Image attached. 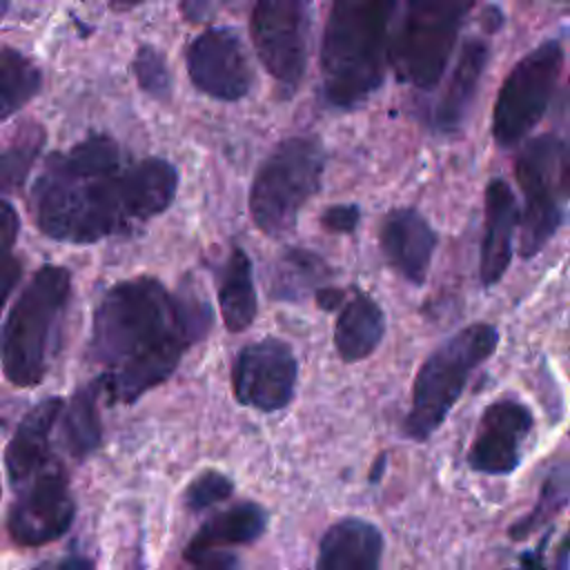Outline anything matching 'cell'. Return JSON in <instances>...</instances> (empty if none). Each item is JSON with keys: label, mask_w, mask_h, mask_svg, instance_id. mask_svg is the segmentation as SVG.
I'll use <instances>...</instances> for the list:
<instances>
[{"label": "cell", "mask_w": 570, "mask_h": 570, "mask_svg": "<svg viewBox=\"0 0 570 570\" xmlns=\"http://www.w3.org/2000/svg\"><path fill=\"white\" fill-rule=\"evenodd\" d=\"M178 169L158 156L129 160L107 134H89L47 158L31 200L38 227L65 243L129 234L176 198Z\"/></svg>", "instance_id": "cell-1"}, {"label": "cell", "mask_w": 570, "mask_h": 570, "mask_svg": "<svg viewBox=\"0 0 570 570\" xmlns=\"http://www.w3.org/2000/svg\"><path fill=\"white\" fill-rule=\"evenodd\" d=\"M212 327V305L185 281L169 292L154 276H134L109 287L91 325L96 379L111 403H134L165 383L187 350Z\"/></svg>", "instance_id": "cell-2"}, {"label": "cell", "mask_w": 570, "mask_h": 570, "mask_svg": "<svg viewBox=\"0 0 570 570\" xmlns=\"http://www.w3.org/2000/svg\"><path fill=\"white\" fill-rule=\"evenodd\" d=\"M396 4L399 0H332L321 42L323 98L330 107L350 111L383 85Z\"/></svg>", "instance_id": "cell-3"}, {"label": "cell", "mask_w": 570, "mask_h": 570, "mask_svg": "<svg viewBox=\"0 0 570 570\" xmlns=\"http://www.w3.org/2000/svg\"><path fill=\"white\" fill-rule=\"evenodd\" d=\"M69 296L71 274L60 265H45L11 307L0 332V363L13 385L33 387L45 379Z\"/></svg>", "instance_id": "cell-4"}, {"label": "cell", "mask_w": 570, "mask_h": 570, "mask_svg": "<svg viewBox=\"0 0 570 570\" xmlns=\"http://www.w3.org/2000/svg\"><path fill=\"white\" fill-rule=\"evenodd\" d=\"M497 345L494 325L472 323L430 352L412 383V405L403 421L405 436L428 441L461 399L472 372L494 354Z\"/></svg>", "instance_id": "cell-5"}, {"label": "cell", "mask_w": 570, "mask_h": 570, "mask_svg": "<svg viewBox=\"0 0 570 570\" xmlns=\"http://www.w3.org/2000/svg\"><path fill=\"white\" fill-rule=\"evenodd\" d=\"M323 171L325 151L316 138H283L254 174L247 196L254 225L272 238L289 234L305 203L321 189Z\"/></svg>", "instance_id": "cell-6"}, {"label": "cell", "mask_w": 570, "mask_h": 570, "mask_svg": "<svg viewBox=\"0 0 570 570\" xmlns=\"http://www.w3.org/2000/svg\"><path fill=\"white\" fill-rule=\"evenodd\" d=\"M476 0H405L390 62L401 82L421 91L439 85L463 20Z\"/></svg>", "instance_id": "cell-7"}, {"label": "cell", "mask_w": 570, "mask_h": 570, "mask_svg": "<svg viewBox=\"0 0 570 570\" xmlns=\"http://www.w3.org/2000/svg\"><path fill=\"white\" fill-rule=\"evenodd\" d=\"M514 176L523 191L519 252L523 258H532L548 245L566 218V140L557 134H541L532 138L517 156Z\"/></svg>", "instance_id": "cell-8"}, {"label": "cell", "mask_w": 570, "mask_h": 570, "mask_svg": "<svg viewBox=\"0 0 570 570\" xmlns=\"http://www.w3.org/2000/svg\"><path fill=\"white\" fill-rule=\"evenodd\" d=\"M561 69L563 47L559 40L541 42L512 67L492 111V136L499 147H514L543 118Z\"/></svg>", "instance_id": "cell-9"}, {"label": "cell", "mask_w": 570, "mask_h": 570, "mask_svg": "<svg viewBox=\"0 0 570 570\" xmlns=\"http://www.w3.org/2000/svg\"><path fill=\"white\" fill-rule=\"evenodd\" d=\"M309 0H256L249 33L265 71L289 96L305 76L309 53Z\"/></svg>", "instance_id": "cell-10"}, {"label": "cell", "mask_w": 570, "mask_h": 570, "mask_svg": "<svg viewBox=\"0 0 570 570\" xmlns=\"http://www.w3.org/2000/svg\"><path fill=\"white\" fill-rule=\"evenodd\" d=\"M9 514V534L20 546H42L62 537L76 514L65 468L53 459L27 479Z\"/></svg>", "instance_id": "cell-11"}, {"label": "cell", "mask_w": 570, "mask_h": 570, "mask_svg": "<svg viewBox=\"0 0 570 570\" xmlns=\"http://www.w3.org/2000/svg\"><path fill=\"white\" fill-rule=\"evenodd\" d=\"M298 363L292 347L274 336L247 343L232 367V387L240 405L278 412L294 399Z\"/></svg>", "instance_id": "cell-12"}, {"label": "cell", "mask_w": 570, "mask_h": 570, "mask_svg": "<svg viewBox=\"0 0 570 570\" xmlns=\"http://www.w3.org/2000/svg\"><path fill=\"white\" fill-rule=\"evenodd\" d=\"M185 65L191 85L223 102H236L252 87V69L245 47L229 27H209L200 31L185 51Z\"/></svg>", "instance_id": "cell-13"}, {"label": "cell", "mask_w": 570, "mask_h": 570, "mask_svg": "<svg viewBox=\"0 0 570 570\" xmlns=\"http://www.w3.org/2000/svg\"><path fill=\"white\" fill-rule=\"evenodd\" d=\"M534 416L528 405L514 399L490 403L476 425L468 450V465L479 474L503 476L521 463L523 445L532 434Z\"/></svg>", "instance_id": "cell-14"}, {"label": "cell", "mask_w": 570, "mask_h": 570, "mask_svg": "<svg viewBox=\"0 0 570 570\" xmlns=\"http://www.w3.org/2000/svg\"><path fill=\"white\" fill-rule=\"evenodd\" d=\"M269 514L261 503L240 501L207 519L187 543L183 557L194 570H236L229 548L254 543L263 537Z\"/></svg>", "instance_id": "cell-15"}, {"label": "cell", "mask_w": 570, "mask_h": 570, "mask_svg": "<svg viewBox=\"0 0 570 570\" xmlns=\"http://www.w3.org/2000/svg\"><path fill=\"white\" fill-rule=\"evenodd\" d=\"M436 240L430 220L414 207L390 209L379 229L383 258L412 285L425 283Z\"/></svg>", "instance_id": "cell-16"}, {"label": "cell", "mask_w": 570, "mask_h": 570, "mask_svg": "<svg viewBox=\"0 0 570 570\" xmlns=\"http://www.w3.org/2000/svg\"><path fill=\"white\" fill-rule=\"evenodd\" d=\"M483 238L479 249V278L483 287H494L512 261V236L519 223V207L512 187L503 178H492L485 187Z\"/></svg>", "instance_id": "cell-17"}, {"label": "cell", "mask_w": 570, "mask_h": 570, "mask_svg": "<svg viewBox=\"0 0 570 570\" xmlns=\"http://www.w3.org/2000/svg\"><path fill=\"white\" fill-rule=\"evenodd\" d=\"M381 530L361 517H345L323 532L316 570H381Z\"/></svg>", "instance_id": "cell-18"}, {"label": "cell", "mask_w": 570, "mask_h": 570, "mask_svg": "<svg viewBox=\"0 0 570 570\" xmlns=\"http://www.w3.org/2000/svg\"><path fill=\"white\" fill-rule=\"evenodd\" d=\"M62 399L51 396L40 401L18 425L13 439L9 441L4 463L7 474L13 488H20L27 479H31L40 468L53 461L49 436L56 419L62 410Z\"/></svg>", "instance_id": "cell-19"}, {"label": "cell", "mask_w": 570, "mask_h": 570, "mask_svg": "<svg viewBox=\"0 0 570 570\" xmlns=\"http://www.w3.org/2000/svg\"><path fill=\"white\" fill-rule=\"evenodd\" d=\"M488 58H490V47L483 38H468L463 42V49L459 51V58L450 73V82L441 94L432 114V122L436 131L454 134L463 127L465 116L479 89V80L485 71Z\"/></svg>", "instance_id": "cell-20"}, {"label": "cell", "mask_w": 570, "mask_h": 570, "mask_svg": "<svg viewBox=\"0 0 570 570\" xmlns=\"http://www.w3.org/2000/svg\"><path fill=\"white\" fill-rule=\"evenodd\" d=\"M334 325V347L345 363H356L367 358L383 341L385 314L381 305L365 292L356 289L336 309Z\"/></svg>", "instance_id": "cell-21"}, {"label": "cell", "mask_w": 570, "mask_h": 570, "mask_svg": "<svg viewBox=\"0 0 570 570\" xmlns=\"http://www.w3.org/2000/svg\"><path fill=\"white\" fill-rule=\"evenodd\" d=\"M218 309L227 332H245L258 309L254 276H252V261L240 247H232L229 256L218 269Z\"/></svg>", "instance_id": "cell-22"}, {"label": "cell", "mask_w": 570, "mask_h": 570, "mask_svg": "<svg viewBox=\"0 0 570 570\" xmlns=\"http://www.w3.org/2000/svg\"><path fill=\"white\" fill-rule=\"evenodd\" d=\"M330 274L332 269L323 256L303 247H287L278 254L269 272V294L272 298L296 301L303 292L318 287Z\"/></svg>", "instance_id": "cell-23"}, {"label": "cell", "mask_w": 570, "mask_h": 570, "mask_svg": "<svg viewBox=\"0 0 570 570\" xmlns=\"http://www.w3.org/2000/svg\"><path fill=\"white\" fill-rule=\"evenodd\" d=\"M98 394L100 383L94 381L80 387L67 405H62V425H65V441L69 452L76 459L89 456L100 445V416H98Z\"/></svg>", "instance_id": "cell-24"}, {"label": "cell", "mask_w": 570, "mask_h": 570, "mask_svg": "<svg viewBox=\"0 0 570 570\" xmlns=\"http://www.w3.org/2000/svg\"><path fill=\"white\" fill-rule=\"evenodd\" d=\"M42 85L40 69L16 49H0V122L22 109Z\"/></svg>", "instance_id": "cell-25"}, {"label": "cell", "mask_w": 570, "mask_h": 570, "mask_svg": "<svg viewBox=\"0 0 570 570\" xmlns=\"http://www.w3.org/2000/svg\"><path fill=\"white\" fill-rule=\"evenodd\" d=\"M568 503V465L561 463L552 470V474L546 479L537 505L510 528L512 539H525L530 537L537 528L554 519L557 512H561Z\"/></svg>", "instance_id": "cell-26"}, {"label": "cell", "mask_w": 570, "mask_h": 570, "mask_svg": "<svg viewBox=\"0 0 570 570\" xmlns=\"http://www.w3.org/2000/svg\"><path fill=\"white\" fill-rule=\"evenodd\" d=\"M42 142L45 131L38 125H29L20 131L18 140L0 154V191L16 189L24 183Z\"/></svg>", "instance_id": "cell-27"}, {"label": "cell", "mask_w": 570, "mask_h": 570, "mask_svg": "<svg viewBox=\"0 0 570 570\" xmlns=\"http://www.w3.org/2000/svg\"><path fill=\"white\" fill-rule=\"evenodd\" d=\"M134 76L138 80V87L156 98V100H169L171 98V91H174V85H171V73H169V67L165 62V56L149 42H142L138 49H136V56H134Z\"/></svg>", "instance_id": "cell-28"}, {"label": "cell", "mask_w": 570, "mask_h": 570, "mask_svg": "<svg viewBox=\"0 0 570 570\" xmlns=\"http://www.w3.org/2000/svg\"><path fill=\"white\" fill-rule=\"evenodd\" d=\"M232 492H234V483L227 474H223L218 470H203L185 488L183 501H185L187 510L203 512L209 505L225 501Z\"/></svg>", "instance_id": "cell-29"}, {"label": "cell", "mask_w": 570, "mask_h": 570, "mask_svg": "<svg viewBox=\"0 0 570 570\" xmlns=\"http://www.w3.org/2000/svg\"><path fill=\"white\" fill-rule=\"evenodd\" d=\"M548 539L546 537L537 550H528L523 552L514 566L505 568V570H568V548H566V537H561V546L557 550L554 557H550L546 552V546H548Z\"/></svg>", "instance_id": "cell-30"}, {"label": "cell", "mask_w": 570, "mask_h": 570, "mask_svg": "<svg viewBox=\"0 0 570 570\" xmlns=\"http://www.w3.org/2000/svg\"><path fill=\"white\" fill-rule=\"evenodd\" d=\"M321 227L330 234H352L358 227L361 220V207L356 203H343V205H330L321 214Z\"/></svg>", "instance_id": "cell-31"}, {"label": "cell", "mask_w": 570, "mask_h": 570, "mask_svg": "<svg viewBox=\"0 0 570 570\" xmlns=\"http://www.w3.org/2000/svg\"><path fill=\"white\" fill-rule=\"evenodd\" d=\"M18 229H20L18 212L13 209V205L0 198V274L13 263L11 249L18 238Z\"/></svg>", "instance_id": "cell-32"}, {"label": "cell", "mask_w": 570, "mask_h": 570, "mask_svg": "<svg viewBox=\"0 0 570 570\" xmlns=\"http://www.w3.org/2000/svg\"><path fill=\"white\" fill-rule=\"evenodd\" d=\"M218 2H220V0H178L183 18H185L187 22H191V24L207 22V20L216 13Z\"/></svg>", "instance_id": "cell-33"}, {"label": "cell", "mask_w": 570, "mask_h": 570, "mask_svg": "<svg viewBox=\"0 0 570 570\" xmlns=\"http://www.w3.org/2000/svg\"><path fill=\"white\" fill-rule=\"evenodd\" d=\"M314 301H316V305L321 309L336 312L343 305V301H345V292L338 289V287H316Z\"/></svg>", "instance_id": "cell-34"}, {"label": "cell", "mask_w": 570, "mask_h": 570, "mask_svg": "<svg viewBox=\"0 0 570 570\" xmlns=\"http://www.w3.org/2000/svg\"><path fill=\"white\" fill-rule=\"evenodd\" d=\"M33 570H91V561L87 557H80V554H69L65 559L40 563Z\"/></svg>", "instance_id": "cell-35"}, {"label": "cell", "mask_w": 570, "mask_h": 570, "mask_svg": "<svg viewBox=\"0 0 570 570\" xmlns=\"http://www.w3.org/2000/svg\"><path fill=\"white\" fill-rule=\"evenodd\" d=\"M18 278H20V263L13 261V263L0 274V312H2V307H4L7 296H9L11 289L16 287Z\"/></svg>", "instance_id": "cell-36"}, {"label": "cell", "mask_w": 570, "mask_h": 570, "mask_svg": "<svg viewBox=\"0 0 570 570\" xmlns=\"http://www.w3.org/2000/svg\"><path fill=\"white\" fill-rule=\"evenodd\" d=\"M114 7H136V4H140V2H145V0H109Z\"/></svg>", "instance_id": "cell-37"}, {"label": "cell", "mask_w": 570, "mask_h": 570, "mask_svg": "<svg viewBox=\"0 0 570 570\" xmlns=\"http://www.w3.org/2000/svg\"><path fill=\"white\" fill-rule=\"evenodd\" d=\"M7 7H9V0H0V16L7 11Z\"/></svg>", "instance_id": "cell-38"}, {"label": "cell", "mask_w": 570, "mask_h": 570, "mask_svg": "<svg viewBox=\"0 0 570 570\" xmlns=\"http://www.w3.org/2000/svg\"><path fill=\"white\" fill-rule=\"evenodd\" d=\"M220 2H225V4H236V2H240V0H220Z\"/></svg>", "instance_id": "cell-39"}]
</instances>
